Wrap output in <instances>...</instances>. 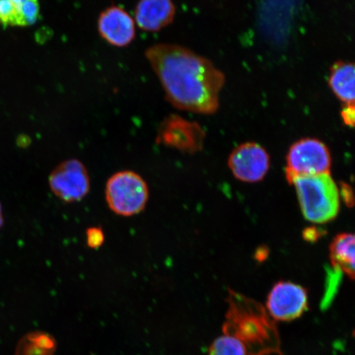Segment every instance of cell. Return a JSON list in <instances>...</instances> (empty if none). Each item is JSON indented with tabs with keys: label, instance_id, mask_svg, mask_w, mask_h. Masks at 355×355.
Here are the masks:
<instances>
[{
	"label": "cell",
	"instance_id": "cell-7",
	"mask_svg": "<svg viewBox=\"0 0 355 355\" xmlns=\"http://www.w3.org/2000/svg\"><path fill=\"white\" fill-rule=\"evenodd\" d=\"M205 137V131L198 123L171 114L158 128L157 143L180 152L193 154L202 150Z\"/></svg>",
	"mask_w": 355,
	"mask_h": 355
},
{
	"label": "cell",
	"instance_id": "cell-6",
	"mask_svg": "<svg viewBox=\"0 0 355 355\" xmlns=\"http://www.w3.org/2000/svg\"><path fill=\"white\" fill-rule=\"evenodd\" d=\"M48 182L52 193L65 202L81 201L91 188L87 168L77 159L59 164L51 173Z\"/></svg>",
	"mask_w": 355,
	"mask_h": 355
},
{
	"label": "cell",
	"instance_id": "cell-13",
	"mask_svg": "<svg viewBox=\"0 0 355 355\" xmlns=\"http://www.w3.org/2000/svg\"><path fill=\"white\" fill-rule=\"evenodd\" d=\"M354 236L344 233L337 235L330 245V259L333 268L349 277H354Z\"/></svg>",
	"mask_w": 355,
	"mask_h": 355
},
{
	"label": "cell",
	"instance_id": "cell-1",
	"mask_svg": "<svg viewBox=\"0 0 355 355\" xmlns=\"http://www.w3.org/2000/svg\"><path fill=\"white\" fill-rule=\"evenodd\" d=\"M145 55L175 108L201 114L218 110L225 77L211 61L173 44H155Z\"/></svg>",
	"mask_w": 355,
	"mask_h": 355
},
{
	"label": "cell",
	"instance_id": "cell-21",
	"mask_svg": "<svg viewBox=\"0 0 355 355\" xmlns=\"http://www.w3.org/2000/svg\"><path fill=\"white\" fill-rule=\"evenodd\" d=\"M10 1L12 2L13 3H15L17 7H19L20 8V12H21L22 6H24V4L26 1H28V0H10ZM21 26H22V22H21Z\"/></svg>",
	"mask_w": 355,
	"mask_h": 355
},
{
	"label": "cell",
	"instance_id": "cell-11",
	"mask_svg": "<svg viewBox=\"0 0 355 355\" xmlns=\"http://www.w3.org/2000/svg\"><path fill=\"white\" fill-rule=\"evenodd\" d=\"M175 12L172 0H139L135 8V21L146 32H159L171 24Z\"/></svg>",
	"mask_w": 355,
	"mask_h": 355
},
{
	"label": "cell",
	"instance_id": "cell-19",
	"mask_svg": "<svg viewBox=\"0 0 355 355\" xmlns=\"http://www.w3.org/2000/svg\"><path fill=\"white\" fill-rule=\"evenodd\" d=\"M340 198H343L344 202L348 207H353L354 205V194L352 187L347 184L343 183L340 184L339 189Z\"/></svg>",
	"mask_w": 355,
	"mask_h": 355
},
{
	"label": "cell",
	"instance_id": "cell-10",
	"mask_svg": "<svg viewBox=\"0 0 355 355\" xmlns=\"http://www.w3.org/2000/svg\"><path fill=\"white\" fill-rule=\"evenodd\" d=\"M98 31L111 46L125 47L135 38V21L123 8L110 6L101 13Z\"/></svg>",
	"mask_w": 355,
	"mask_h": 355
},
{
	"label": "cell",
	"instance_id": "cell-3",
	"mask_svg": "<svg viewBox=\"0 0 355 355\" xmlns=\"http://www.w3.org/2000/svg\"><path fill=\"white\" fill-rule=\"evenodd\" d=\"M290 184L295 186L305 219L324 224L338 215L339 188L330 174L296 177Z\"/></svg>",
	"mask_w": 355,
	"mask_h": 355
},
{
	"label": "cell",
	"instance_id": "cell-4",
	"mask_svg": "<svg viewBox=\"0 0 355 355\" xmlns=\"http://www.w3.org/2000/svg\"><path fill=\"white\" fill-rule=\"evenodd\" d=\"M105 200L115 214L130 217L145 209L149 189L144 178L132 171H122L110 177L105 185Z\"/></svg>",
	"mask_w": 355,
	"mask_h": 355
},
{
	"label": "cell",
	"instance_id": "cell-18",
	"mask_svg": "<svg viewBox=\"0 0 355 355\" xmlns=\"http://www.w3.org/2000/svg\"><path fill=\"white\" fill-rule=\"evenodd\" d=\"M341 118L345 125L353 128L355 123L354 104H345L340 112Z\"/></svg>",
	"mask_w": 355,
	"mask_h": 355
},
{
	"label": "cell",
	"instance_id": "cell-8",
	"mask_svg": "<svg viewBox=\"0 0 355 355\" xmlns=\"http://www.w3.org/2000/svg\"><path fill=\"white\" fill-rule=\"evenodd\" d=\"M308 309L307 291L303 286L292 282L277 283L270 291L266 300V312L274 321H294Z\"/></svg>",
	"mask_w": 355,
	"mask_h": 355
},
{
	"label": "cell",
	"instance_id": "cell-17",
	"mask_svg": "<svg viewBox=\"0 0 355 355\" xmlns=\"http://www.w3.org/2000/svg\"><path fill=\"white\" fill-rule=\"evenodd\" d=\"M86 241L88 247L98 248L105 242V234L99 227H92L87 230Z\"/></svg>",
	"mask_w": 355,
	"mask_h": 355
},
{
	"label": "cell",
	"instance_id": "cell-15",
	"mask_svg": "<svg viewBox=\"0 0 355 355\" xmlns=\"http://www.w3.org/2000/svg\"><path fill=\"white\" fill-rule=\"evenodd\" d=\"M208 355H248L245 345L232 335L218 337L211 345Z\"/></svg>",
	"mask_w": 355,
	"mask_h": 355
},
{
	"label": "cell",
	"instance_id": "cell-5",
	"mask_svg": "<svg viewBox=\"0 0 355 355\" xmlns=\"http://www.w3.org/2000/svg\"><path fill=\"white\" fill-rule=\"evenodd\" d=\"M286 175L288 183L296 177L330 174L331 157L322 141L303 139L291 146L286 157Z\"/></svg>",
	"mask_w": 355,
	"mask_h": 355
},
{
	"label": "cell",
	"instance_id": "cell-20",
	"mask_svg": "<svg viewBox=\"0 0 355 355\" xmlns=\"http://www.w3.org/2000/svg\"><path fill=\"white\" fill-rule=\"evenodd\" d=\"M318 237H320V234H319V230L316 228H309L304 230V238L307 239L308 241H317Z\"/></svg>",
	"mask_w": 355,
	"mask_h": 355
},
{
	"label": "cell",
	"instance_id": "cell-12",
	"mask_svg": "<svg viewBox=\"0 0 355 355\" xmlns=\"http://www.w3.org/2000/svg\"><path fill=\"white\" fill-rule=\"evenodd\" d=\"M328 84L333 93L344 105L354 104L355 70L354 65L347 62L338 61L331 69Z\"/></svg>",
	"mask_w": 355,
	"mask_h": 355
},
{
	"label": "cell",
	"instance_id": "cell-22",
	"mask_svg": "<svg viewBox=\"0 0 355 355\" xmlns=\"http://www.w3.org/2000/svg\"><path fill=\"white\" fill-rule=\"evenodd\" d=\"M2 223L1 207H0V225Z\"/></svg>",
	"mask_w": 355,
	"mask_h": 355
},
{
	"label": "cell",
	"instance_id": "cell-9",
	"mask_svg": "<svg viewBox=\"0 0 355 355\" xmlns=\"http://www.w3.org/2000/svg\"><path fill=\"white\" fill-rule=\"evenodd\" d=\"M229 166L238 180L246 183H256L263 180L268 172L270 157L259 144H243L230 154Z\"/></svg>",
	"mask_w": 355,
	"mask_h": 355
},
{
	"label": "cell",
	"instance_id": "cell-14",
	"mask_svg": "<svg viewBox=\"0 0 355 355\" xmlns=\"http://www.w3.org/2000/svg\"><path fill=\"white\" fill-rule=\"evenodd\" d=\"M56 343L53 336L42 331L28 333L20 340L15 355H54Z\"/></svg>",
	"mask_w": 355,
	"mask_h": 355
},
{
	"label": "cell",
	"instance_id": "cell-16",
	"mask_svg": "<svg viewBox=\"0 0 355 355\" xmlns=\"http://www.w3.org/2000/svg\"><path fill=\"white\" fill-rule=\"evenodd\" d=\"M0 24L3 26H22L20 8L10 0H0Z\"/></svg>",
	"mask_w": 355,
	"mask_h": 355
},
{
	"label": "cell",
	"instance_id": "cell-2",
	"mask_svg": "<svg viewBox=\"0 0 355 355\" xmlns=\"http://www.w3.org/2000/svg\"><path fill=\"white\" fill-rule=\"evenodd\" d=\"M224 333L236 337L248 355L282 354L274 320L257 302L230 291Z\"/></svg>",
	"mask_w": 355,
	"mask_h": 355
}]
</instances>
